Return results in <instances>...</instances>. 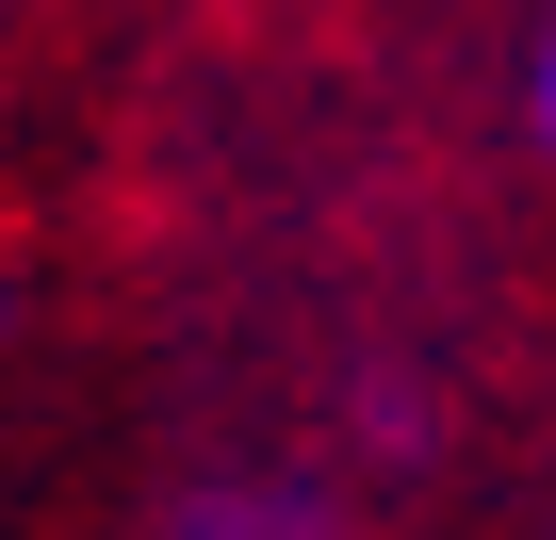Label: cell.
I'll return each mask as SVG.
<instances>
[{
	"mask_svg": "<svg viewBox=\"0 0 556 540\" xmlns=\"http://www.w3.org/2000/svg\"><path fill=\"white\" fill-rule=\"evenodd\" d=\"M164 540H344L312 491H262V475H229V491H180L164 507Z\"/></svg>",
	"mask_w": 556,
	"mask_h": 540,
	"instance_id": "1",
	"label": "cell"
},
{
	"mask_svg": "<svg viewBox=\"0 0 556 540\" xmlns=\"http://www.w3.org/2000/svg\"><path fill=\"white\" fill-rule=\"evenodd\" d=\"M523 115H540V148H556V17H540V66H523Z\"/></svg>",
	"mask_w": 556,
	"mask_h": 540,
	"instance_id": "2",
	"label": "cell"
}]
</instances>
